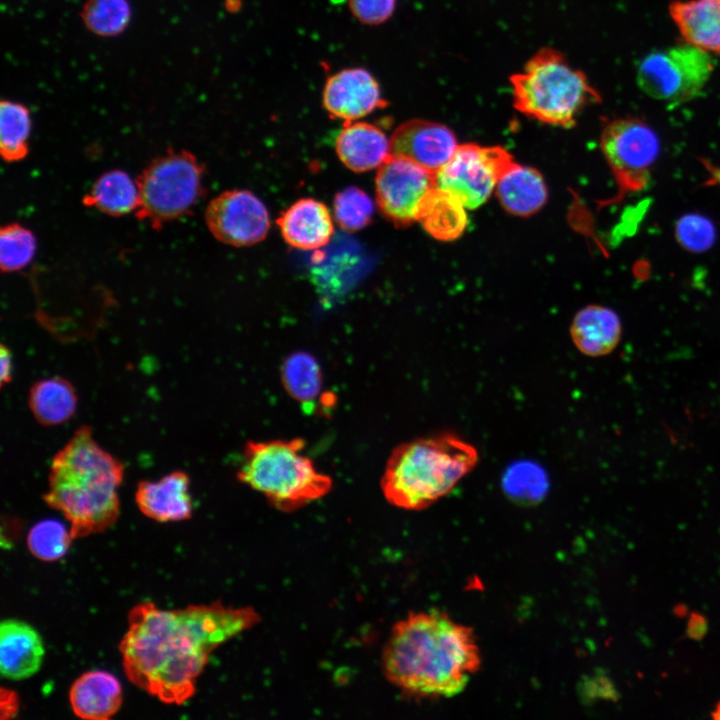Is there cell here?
Instances as JSON below:
<instances>
[{
	"instance_id": "cell-8",
	"label": "cell",
	"mask_w": 720,
	"mask_h": 720,
	"mask_svg": "<svg viewBox=\"0 0 720 720\" xmlns=\"http://www.w3.org/2000/svg\"><path fill=\"white\" fill-rule=\"evenodd\" d=\"M713 69L711 54L682 42L646 55L639 64L637 81L650 97L678 104L695 98Z\"/></svg>"
},
{
	"instance_id": "cell-31",
	"label": "cell",
	"mask_w": 720,
	"mask_h": 720,
	"mask_svg": "<svg viewBox=\"0 0 720 720\" xmlns=\"http://www.w3.org/2000/svg\"><path fill=\"white\" fill-rule=\"evenodd\" d=\"M36 251L34 234L20 224H9L0 232V265L6 272L26 267Z\"/></svg>"
},
{
	"instance_id": "cell-34",
	"label": "cell",
	"mask_w": 720,
	"mask_h": 720,
	"mask_svg": "<svg viewBox=\"0 0 720 720\" xmlns=\"http://www.w3.org/2000/svg\"><path fill=\"white\" fill-rule=\"evenodd\" d=\"M0 366V383L1 387H3L4 385L10 383L13 370L11 351L4 344H1L0 346Z\"/></svg>"
},
{
	"instance_id": "cell-27",
	"label": "cell",
	"mask_w": 720,
	"mask_h": 720,
	"mask_svg": "<svg viewBox=\"0 0 720 720\" xmlns=\"http://www.w3.org/2000/svg\"><path fill=\"white\" fill-rule=\"evenodd\" d=\"M32 120L22 103L2 100L0 103V151L8 162L19 161L28 153Z\"/></svg>"
},
{
	"instance_id": "cell-13",
	"label": "cell",
	"mask_w": 720,
	"mask_h": 720,
	"mask_svg": "<svg viewBox=\"0 0 720 720\" xmlns=\"http://www.w3.org/2000/svg\"><path fill=\"white\" fill-rule=\"evenodd\" d=\"M387 105L380 83L366 68H343L324 82L322 106L331 118L344 123L360 120Z\"/></svg>"
},
{
	"instance_id": "cell-2",
	"label": "cell",
	"mask_w": 720,
	"mask_h": 720,
	"mask_svg": "<svg viewBox=\"0 0 720 720\" xmlns=\"http://www.w3.org/2000/svg\"><path fill=\"white\" fill-rule=\"evenodd\" d=\"M382 665L387 680L410 696L452 697L479 670L481 655L471 628L432 610L393 626Z\"/></svg>"
},
{
	"instance_id": "cell-3",
	"label": "cell",
	"mask_w": 720,
	"mask_h": 720,
	"mask_svg": "<svg viewBox=\"0 0 720 720\" xmlns=\"http://www.w3.org/2000/svg\"><path fill=\"white\" fill-rule=\"evenodd\" d=\"M123 476V463L84 425L53 457L43 499L67 519L73 540L102 533L119 517Z\"/></svg>"
},
{
	"instance_id": "cell-14",
	"label": "cell",
	"mask_w": 720,
	"mask_h": 720,
	"mask_svg": "<svg viewBox=\"0 0 720 720\" xmlns=\"http://www.w3.org/2000/svg\"><path fill=\"white\" fill-rule=\"evenodd\" d=\"M390 141L392 155L411 160L434 174L450 160L459 145L450 128L423 119L403 122Z\"/></svg>"
},
{
	"instance_id": "cell-4",
	"label": "cell",
	"mask_w": 720,
	"mask_h": 720,
	"mask_svg": "<svg viewBox=\"0 0 720 720\" xmlns=\"http://www.w3.org/2000/svg\"><path fill=\"white\" fill-rule=\"evenodd\" d=\"M479 461L477 448L451 432L399 444L389 456L381 489L404 510H422L448 495Z\"/></svg>"
},
{
	"instance_id": "cell-23",
	"label": "cell",
	"mask_w": 720,
	"mask_h": 720,
	"mask_svg": "<svg viewBox=\"0 0 720 720\" xmlns=\"http://www.w3.org/2000/svg\"><path fill=\"white\" fill-rule=\"evenodd\" d=\"M28 405L39 424L55 426L74 416L77 394L70 381L53 376L39 380L31 386Z\"/></svg>"
},
{
	"instance_id": "cell-19",
	"label": "cell",
	"mask_w": 720,
	"mask_h": 720,
	"mask_svg": "<svg viewBox=\"0 0 720 720\" xmlns=\"http://www.w3.org/2000/svg\"><path fill=\"white\" fill-rule=\"evenodd\" d=\"M668 11L684 43L720 54V0H673Z\"/></svg>"
},
{
	"instance_id": "cell-28",
	"label": "cell",
	"mask_w": 720,
	"mask_h": 720,
	"mask_svg": "<svg viewBox=\"0 0 720 720\" xmlns=\"http://www.w3.org/2000/svg\"><path fill=\"white\" fill-rule=\"evenodd\" d=\"M80 17L91 33L100 37H115L127 29L132 9L128 0H86Z\"/></svg>"
},
{
	"instance_id": "cell-12",
	"label": "cell",
	"mask_w": 720,
	"mask_h": 720,
	"mask_svg": "<svg viewBox=\"0 0 720 720\" xmlns=\"http://www.w3.org/2000/svg\"><path fill=\"white\" fill-rule=\"evenodd\" d=\"M205 221L219 241L235 246H251L262 241L270 227L267 208L251 191H224L208 204Z\"/></svg>"
},
{
	"instance_id": "cell-11",
	"label": "cell",
	"mask_w": 720,
	"mask_h": 720,
	"mask_svg": "<svg viewBox=\"0 0 720 720\" xmlns=\"http://www.w3.org/2000/svg\"><path fill=\"white\" fill-rule=\"evenodd\" d=\"M436 187L435 174L404 157L391 155L377 170L375 197L380 213L397 228L418 221Z\"/></svg>"
},
{
	"instance_id": "cell-1",
	"label": "cell",
	"mask_w": 720,
	"mask_h": 720,
	"mask_svg": "<svg viewBox=\"0 0 720 720\" xmlns=\"http://www.w3.org/2000/svg\"><path fill=\"white\" fill-rule=\"evenodd\" d=\"M259 619L253 608L219 602L175 610L139 603L119 644L125 675L163 703L181 705L194 695L211 652Z\"/></svg>"
},
{
	"instance_id": "cell-16",
	"label": "cell",
	"mask_w": 720,
	"mask_h": 720,
	"mask_svg": "<svg viewBox=\"0 0 720 720\" xmlns=\"http://www.w3.org/2000/svg\"><path fill=\"white\" fill-rule=\"evenodd\" d=\"M44 654L42 637L34 627L19 619L1 621L0 673L4 678L18 681L35 675Z\"/></svg>"
},
{
	"instance_id": "cell-22",
	"label": "cell",
	"mask_w": 720,
	"mask_h": 720,
	"mask_svg": "<svg viewBox=\"0 0 720 720\" xmlns=\"http://www.w3.org/2000/svg\"><path fill=\"white\" fill-rule=\"evenodd\" d=\"M496 196L510 214L528 217L538 212L548 199L542 174L535 168L514 163L499 179Z\"/></svg>"
},
{
	"instance_id": "cell-33",
	"label": "cell",
	"mask_w": 720,
	"mask_h": 720,
	"mask_svg": "<svg viewBox=\"0 0 720 720\" xmlns=\"http://www.w3.org/2000/svg\"><path fill=\"white\" fill-rule=\"evenodd\" d=\"M397 0H348L351 15L366 26L386 23L396 10Z\"/></svg>"
},
{
	"instance_id": "cell-20",
	"label": "cell",
	"mask_w": 720,
	"mask_h": 720,
	"mask_svg": "<svg viewBox=\"0 0 720 720\" xmlns=\"http://www.w3.org/2000/svg\"><path fill=\"white\" fill-rule=\"evenodd\" d=\"M122 686L111 673L93 670L83 673L69 690L74 714L85 720H107L122 704Z\"/></svg>"
},
{
	"instance_id": "cell-7",
	"label": "cell",
	"mask_w": 720,
	"mask_h": 720,
	"mask_svg": "<svg viewBox=\"0 0 720 720\" xmlns=\"http://www.w3.org/2000/svg\"><path fill=\"white\" fill-rule=\"evenodd\" d=\"M204 170L187 151H169L152 160L137 179L136 216L160 228L188 214L204 193Z\"/></svg>"
},
{
	"instance_id": "cell-17",
	"label": "cell",
	"mask_w": 720,
	"mask_h": 720,
	"mask_svg": "<svg viewBox=\"0 0 720 720\" xmlns=\"http://www.w3.org/2000/svg\"><path fill=\"white\" fill-rule=\"evenodd\" d=\"M340 161L354 172L379 168L391 155V141L374 124L353 121L343 124L335 141Z\"/></svg>"
},
{
	"instance_id": "cell-26",
	"label": "cell",
	"mask_w": 720,
	"mask_h": 720,
	"mask_svg": "<svg viewBox=\"0 0 720 720\" xmlns=\"http://www.w3.org/2000/svg\"><path fill=\"white\" fill-rule=\"evenodd\" d=\"M280 374L287 393L305 408L312 407L322 390L317 360L307 352H294L283 361Z\"/></svg>"
},
{
	"instance_id": "cell-29",
	"label": "cell",
	"mask_w": 720,
	"mask_h": 720,
	"mask_svg": "<svg viewBox=\"0 0 720 720\" xmlns=\"http://www.w3.org/2000/svg\"><path fill=\"white\" fill-rule=\"evenodd\" d=\"M72 540L70 528L55 519H45L31 527L27 546L37 559L57 561L66 554Z\"/></svg>"
},
{
	"instance_id": "cell-36",
	"label": "cell",
	"mask_w": 720,
	"mask_h": 720,
	"mask_svg": "<svg viewBox=\"0 0 720 720\" xmlns=\"http://www.w3.org/2000/svg\"><path fill=\"white\" fill-rule=\"evenodd\" d=\"M712 718L720 720V701L716 704L714 710L712 711Z\"/></svg>"
},
{
	"instance_id": "cell-24",
	"label": "cell",
	"mask_w": 720,
	"mask_h": 720,
	"mask_svg": "<svg viewBox=\"0 0 720 720\" xmlns=\"http://www.w3.org/2000/svg\"><path fill=\"white\" fill-rule=\"evenodd\" d=\"M418 221L433 238L455 240L466 228V207L451 193L436 186L425 199Z\"/></svg>"
},
{
	"instance_id": "cell-5",
	"label": "cell",
	"mask_w": 720,
	"mask_h": 720,
	"mask_svg": "<svg viewBox=\"0 0 720 720\" xmlns=\"http://www.w3.org/2000/svg\"><path fill=\"white\" fill-rule=\"evenodd\" d=\"M509 81L515 109L544 124L572 127L585 108L601 101L585 73L554 48L538 50Z\"/></svg>"
},
{
	"instance_id": "cell-18",
	"label": "cell",
	"mask_w": 720,
	"mask_h": 720,
	"mask_svg": "<svg viewBox=\"0 0 720 720\" xmlns=\"http://www.w3.org/2000/svg\"><path fill=\"white\" fill-rule=\"evenodd\" d=\"M276 222L285 242L301 250L323 247L334 231L328 208L313 198L296 201Z\"/></svg>"
},
{
	"instance_id": "cell-10",
	"label": "cell",
	"mask_w": 720,
	"mask_h": 720,
	"mask_svg": "<svg viewBox=\"0 0 720 720\" xmlns=\"http://www.w3.org/2000/svg\"><path fill=\"white\" fill-rule=\"evenodd\" d=\"M514 163L503 147L461 144L435 174L436 186L451 193L466 208L474 209L487 201L501 176Z\"/></svg>"
},
{
	"instance_id": "cell-21",
	"label": "cell",
	"mask_w": 720,
	"mask_h": 720,
	"mask_svg": "<svg viewBox=\"0 0 720 720\" xmlns=\"http://www.w3.org/2000/svg\"><path fill=\"white\" fill-rule=\"evenodd\" d=\"M570 337L579 352L588 357H602L618 346L622 326L617 313L602 305H587L573 317Z\"/></svg>"
},
{
	"instance_id": "cell-15",
	"label": "cell",
	"mask_w": 720,
	"mask_h": 720,
	"mask_svg": "<svg viewBox=\"0 0 720 720\" xmlns=\"http://www.w3.org/2000/svg\"><path fill=\"white\" fill-rule=\"evenodd\" d=\"M189 486L190 479L184 471H173L157 481H140L136 504L145 516L161 523L189 519L193 512Z\"/></svg>"
},
{
	"instance_id": "cell-25",
	"label": "cell",
	"mask_w": 720,
	"mask_h": 720,
	"mask_svg": "<svg viewBox=\"0 0 720 720\" xmlns=\"http://www.w3.org/2000/svg\"><path fill=\"white\" fill-rule=\"evenodd\" d=\"M83 202L110 216L136 211L139 206L137 180L122 170L105 172L95 181Z\"/></svg>"
},
{
	"instance_id": "cell-30",
	"label": "cell",
	"mask_w": 720,
	"mask_h": 720,
	"mask_svg": "<svg viewBox=\"0 0 720 720\" xmlns=\"http://www.w3.org/2000/svg\"><path fill=\"white\" fill-rule=\"evenodd\" d=\"M337 224L347 232H356L371 223L374 205L360 188L350 186L338 192L333 201Z\"/></svg>"
},
{
	"instance_id": "cell-6",
	"label": "cell",
	"mask_w": 720,
	"mask_h": 720,
	"mask_svg": "<svg viewBox=\"0 0 720 720\" xmlns=\"http://www.w3.org/2000/svg\"><path fill=\"white\" fill-rule=\"evenodd\" d=\"M305 441H248L237 472L238 479L264 495L276 509L291 512L309 504L332 488V480L320 473L302 453Z\"/></svg>"
},
{
	"instance_id": "cell-35",
	"label": "cell",
	"mask_w": 720,
	"mask_h": 720,
	"mask_svg": "<svg viewBox=\"0 0 720 720\" xmlns=\"http://www.w3.org/2000/svg\"><path fill=\"white\" fill-rule=\"evenodd\" d=\"M712 177L720 185V168H714L711 171Z\"/></svg>"
},
{
	"instance_id": "cell-32",
	"label": "cell",
	"mask_w": 720,
	"mask_h": 720,
	"mask_svg": "<svg viewBox=\"0 0 720 720\" xmlns=\"http://www.w3.org/2000/svg\"><path fill=\"white\" fill-rule=\"evenodd\" d=\"M676 236L682 246L698 252L712 245L715 230L707 218L699 215H686L677 223Z\"/></svg>"
},
{
	"instance_id": "cell-9",
	"label": "cell",
	"mask_w": 720,
	"mask_h": 720,
	"mask_svg": "<svg viewBox=\"0 0 720 720\" xmlns=\"http://www.w3.org/2000/svg\"><path fill=\"white\" fill-rule=\"evenodd\" d=\"M600 147L620 193L639 192L647 186L660 141L645 121L635 117L610 121L601 133Z\"/></svg>"
}]
</instances>
